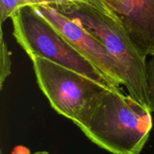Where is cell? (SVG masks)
<instances>
[{
  "label": "cell",
  "mask_w": 154,
  "mask_h": 154,
  "mask_svg": "<svg viewBox=\"0 0 154 154\" xmlns=\"http://www.w3.org/2000/svg\"><path fill=\"white\" fill-rule=\"evenodd\" d=\"M12 62L11 53L3 34L2 25L0 28V87L2 90L3 84L11 74Z\"/></svg>",
  "instance_id": "cell-7"
},
{
  "label": "cell",
  "mask_w": 154,
  "mask_h": 154,
  "mask_svg": "<svg viewBox=\"0 0 154 154\" xmlns=\"http://www.w3.org/2000/svg\"><path fill=\"white\" fill-rule=\"evenodd\" d=\"M120 19L126 34L143 55L154 54V0L106 2Z\"/></svg>",
  "instance_id": "cell-6"
},
{
  "label": "cell",
  "mask_w": 154,
  "mask_h": 154,
  "mask_svg": "<svg viewBox=\"0 0 154 154\" xmlns=\"http://www.w3.org/2000/svg\"><path fill=\"white\" fill-rule=\"evenodd\" d=\"M39 88L53 109L84 127L112 87L75 70L37 56L29 57Z\"/></svg>",
  "instance_id": "cell-3"
},
{
  "label": "cell",
  "mask_w": 154,
  "mask_h": 154,
  "mask_svg": "<svg viewBox=\"0 0 154 154\" xmlns=\"http://www.w3.org/2000/svg\"><path fill=\"white\" fill-rule=\"evenodd\" d=\"M151 114L121 87H112L80 129L111 154H140L153 127Z\"/></svg>",
  "instance_id": "cell-2"
},
{
  "label": "cell",
  "mask_w": 154,
  "mask_h": 154,
  "mask_svg": "<svg viewBox=\"0 0 154 154\" xmlns=\"http://www.w3.org/2000/svg\"><path fill=\"white\" fill-rule=\"evenodd\" d=\"M151 58L146 65V75H147V93H148L149 110L154 112V54L150 56Z\"/></svg>",
  "instance_id": "cell-9"
},
{
  "label": "cell",
  "mask_w": 154,
  "mask_h": 154,
  "mask_svg": "<svg viewBox=\"0 0 154 154\" xmlns=\"http://www.w3.org/2000/svg\"><path fill=\"white\" fill-rule=\"evenodd\" d=\"M115 87L123 85L117 63L105 45L76 20L51 5L33 6Z\"/></svg>",
  "instance_id": "cell-5"
},
{
  "label": "cell",
  "mask_w": 154,
  "mask_h": 154,
  "mask_svg": "<svg viewBox=\"0 0 154 154\" xmlns=\"http://www.w3.org/2000/svg\"><path fill=\"white\" fill-rule=\"evenodd\" d=\"M75 20L96 36L117 63L128 94L149 109L146 65L147 57L136 49L120 19L105 0L95 3L72 0L53 5Z\"/></svg>",
  "instance_id": "cell-1"
},
{
  "label": "cell",
  "mask_w": 154,
  "mask_h": 154,
  "mask_svg": "<svg viewBox=\"0 0 154 154\" xmlns=\"http://www.w3.org/2000/svg\"><path fill=\"white\" fill-rule=\"evenodd\" d=\"M106 2H118L120 1V0H105Z\"/></svg>",
  "instance_id": "cell-13"
},
{
  "label": "cell",
  "mask_w": 154,
  "mask_h": 154,
  "mask_svg": "<svg viewBox=\"0 0 154 154\" xmlns=\"http://www.w3.org/2000/svg\"><path fill=\"white\" fill-rule=\"evenodd\" d=\"M23 7L22 0H0V23L2 25L5 21Z\"/></svg>",
  "instance_id": "cell-8"
},
{
  "label": "cell",
  "mask_w": 154,
  "mask_h": 154,
  "mask_svg": "<svg viewBox=\"0 0 154 154\" xmlns=\"http://www.w3.org/2000/svg\"><path fill=\"white\" fill-rule=\"evenodd\" d=\"M80 1L86 2H90V3H95L97 2L100 1V0H80Z\"/></svg>",
  "instance_id": "cell-11"
},
{
  "label": "cell",
  "mask_w": 154,
  "mask_h": 154,
  "mask_svg": "<svg viewBox=\"0 0 154 154\" xmlns=\"http://www.w3.org/2000/svg\"><path fill=\"white\" fill-rule=\"evenodd\" d=\"M72 0H22L23 6L37 5H57L66 4Z\"/></svg>",
  "instance_id": "cell-10"
},
{
  "label": "cell",
  "mask_w": 154,
  "mask_h": 154,
  "mask_svg": "<svg viewBox=\"0 0 154 154\" xmlns=\"http://www.w3.org/2000/svg\"><path fill=\"white\" fill-rule=\"evenodd\" d=\"M32 154H49V153L46 151H39V152H36V153H32Z\"/></svg>",
  "instance_id": "cell-12"
},
{
  "label": "cell",
  "mask_w": 154,
  "mask_h": 154,
  "mask_svg": "<svg viewBox=\"0 0 154 154\" xmlns=\"http://www.w3.org/2000/svg\"><path fill=\"white\" fill-rule=\"evenodd\" d=\"M11 19L14 36L29 57H40L115 87L33 6L20 8Z\"/></svg>",
  "instance_id": "cell-4"
}]
</instances>
